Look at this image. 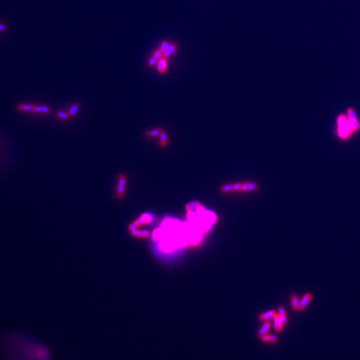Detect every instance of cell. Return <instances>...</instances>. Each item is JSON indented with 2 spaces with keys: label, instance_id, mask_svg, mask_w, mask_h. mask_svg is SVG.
<instances>
[{
  "label": "cell",
  "instance_id": "obj_24",
  "mask_svg": "<svg viewBox=\"0 0 360 360\" xmlns=\"http://www.w3.org/2000/svg\"><path fill=\"white\" fill-rule=\"evenodd\" d=\"M241 183H234L232 185V191H240L241 189Z\"/></svg>",
  "mask_w": 360,
  "mask_h": 360
},
{
  "label": "cell",
  "instance_id": "obj_25",
  "mask_svg": "<svg viewBox=\"0 0 360 360\" xmlns=\"http://www.w3.org/2000/svg\"><path fill=\"white\" fill-rule=\"evenodd\" d=\"M240 191H248V183H241V189H240Z\"/></svg>",
  "mask_w": 360,
  "mask_h": 360
},
{
  "label": "cell",
  "instance_id": "obj_9",
  "mask_svg": "<svg viewBox=\"0 0 360 360\" xmlns=\"http://www.w3.org/2000/svg\"><path fill=\"white\" fill-rule=\"evenodd\" d=\"M176 50H177V45L175 44V43H172V44L170 45L167 49L164 52H163V57L168 59L171 55L174 54Z\"/></svg>",
  "mask_w": 360,
  "mask_h": 360
},
{
  "label": "cell",
  "instance_id": "obj_5",
  "mask_svg": "<svg viewBox=\"0 0 360 360\" xmlns=\"http://www.w3.org/2000/svg\"><path fill=\"white\" fill-rule=\"evenodd\" d=\"M163 131L161 128H156L153 130H149L145 132V137L148 138V139H153L157 137H160V135L163 132Z\"/></svg>",
  "mask_w": 360,
  "mask_h": 360
},
{
  "label": "cell",
  "instance_id": "obj_22",
  "mask_svg": "<svg viewBox=\"0 0 360 360\" xmlns=\"http://www.w3.org/2000/svg\"><path fill=\"white\" fill-rule=\"evenodd\" d=\"M257 188V185L255 183H252V182H248V191H252L255 190Z\"/></svg>",
  "mask_w": 360,
  "mask_h": 360
},
{
  "label": "cell",
  "instance_id": "obj_23",
  "mask_svg": "<svg viewBox=\"0 0 360 360\" xmlns=\"http://www.w3.org/2000/svg\"><path fill=\"white\" fill-rule=\"evenodd\" d=\"M261 340H262L263 342H265V343H270V335H268V334H264V335H262L260 336Z\"/></svg>",
  "mask_w": 360,
  "mask_h": 360
},
{
  "label": "cell",
  "instance_id": "obj_16",
  "mask_svg": "<svg viewBox=\"0 0 360 360\" xmlns=\"http://www.w3.org/2000/svg\"><path fill=\"white\" fill-rule=\"evenodd\" d=\"M299 303L300 302H299L298 297H297V295H293L292 297V306L294 310H299Z\"/></svg>",
  "mask_w": 360,
  "mask_h": 360
},
{
  "label": "cell",
  "instance_id": "obj_18",
  "mask_svg": "<svg viewBox=\"0 0 360 360\" xmlns=\"http://www.w3.org/2000/svg\"><path fill=\"white\" fill-rule=\"evenodd\" d=\"M158 59H156L155 57H153V56H151L148 59V61H147V66L150 67V68H151V67H153L154 66L156 65V64L158 63Z\"/></svg>",
  "mask_w": 360,
  "mask_h": 360
},
{
  "label": "cell",
  "instance_id": "obj_7",
  "mask_svg": "<svg viewBox=\"0 0 360 360\" xmlns=\"http://www.w3.org/2000/svg\"><path fill=\"white\" fill-rule=\"evenodd\" d=\"M273 319L274 322V328H275L277 332H280L283 328V325L282 324V323L281 322L280 315H279L278 313H276L275 314H274Z\"/></svg>",
  "mask_w": 360,
  "mask_h": 360
},
{
  "label": "cell",
  "instance_id": "obj_6",
  "mask_svg": "<svg viewBox=\"0 0 360 360\" xmlns=\"http://www.w3.org/2000/svg\"><path fill=\"white\" fill-rule=\"evenodd\" d=\"M81 107L80 103L79 102H75L74 103H73L72 105L70 106V107L69 108V109L67 111V112L68 113L69 115H70L71 119L72 118V117L74 116V115L77 114V113L79 112V110Z\"/></svg>",
  "mask_w": 360,
  "mask_h": 360
},
{
  "label": "cell",
  "instance_id": "obj_2",
  "mask_svg": "<svg viewBox=\"0 0 360 360\" xmlns=\"http://www.w3.org/2000/svg\"><path fill=\"white\" fill-rule=\"evenodd\" d=\"M15 110L22 114H35L49 115L52 113V110L47 105H38L28 103H18L15 105Z\"/></svg>",
  "mask_w": 360,
  "mask_h": 360
},
{
  "label": "cell",
  "instance_id": "obj_8",
  "mask_svg": "<svg viewBox=\"0 0 360 360\" xmlns=\"http://www.w3.org/2000/svg\"><path fill=\"white\" fill-rule=\"evenodd\" d=\"M311 299V295L310 294H306L302 298L301 301L299 303V310H304L306 306H308L309 301Z\"/></svg>",
  "mask_w": 360,
  "mask_h": 360
},
{
  "label": "cell",
  "instance_id": "obj_27",
  "mask_svg": "<svg viewBox=\"0 0 360 360\" xmlns=\"http://www.w3.org/2000/svg\"><path fill=\"white\" fill-rule=\"evenodd\" d=\"M277 341H278V338L276 336L270 335V343H275L277 342Z\"/></svg>",
  "mask_w": 360,
  "mask_h": 360
},
{
  "label": "cell",
  "instance_id": "obj_20",
  "mask_svg": "<svg viewBox=\"0 0 360 360\" xmlns=\"http://www.w3.org/2000/svg\"><path fill=\"white\" fill-rule=\"evenodd\" d=\"M170 45V43L168 42V41H163V42L161 43L160 47H159V50L163 53L167 49Z\"/></svg>",
  "mask_w": 360,
  "mask_h": 360
},
{
  "label": "cell",
  "instance_id": "obj_28",
  "mask_svg": "<svg viewBox=\"0 0 360 360\" xmlns=\"http://www.w3.org/2000/svg\"><path fill=\"white\" fill-rule=\"evenodd\" d=\"M279 315H285V311L284 308H282V307H280V308H279Z\"/></svg>",
  "mask_w": 360,
  "mask_h": 360
},
{
  "label": "cell",
  "instance_id": "obj_12",
  "mask_svg": "<svg viewBox=\"0 0 360 360\" xmlns=\"http://www.w3.org/2000/svg\"><path fill=\"white\" fill-rule=\"evenodd\" d=\"M55 116L57 118L62 120H68L71 119V117L70 115H69L68 113L67 112V111H58V112L55 113Z\"/></svg>",
  "mask_w": 360,
  "mask_h": 360
},
{
  "label": "cell",
  "instance_id": "obj_13",
  "mask_svg": "<svg viewBox=\"0 0 360 360\" xmlns=\"http://www.w3.org/2000/svg\"><path fill=\"white\" fill-rule=\"evenodd\" d=\"M270 327H271V323L268 321L265 322V324L263 325V326L261 327L259 332H258V336H261L264 335V334H266L267 331L270 329Z\"/></svg>",
  "mask_w": 360,
  "mask_h": 360
},
{
  "label": "cell",
  "instance_id": "obj_17",
  "mask_svg": "<svg viewBox=\"0 0 360 360\" xmlns=\"http://www.w3.org/2000/svg\"><path fill=\"white\" fill-rule=\"evenodd\" d=\"M199 205H200V204L198 202H193L190 203V204H188V205H186V208L187 210H188V211H191V210L193 208H197Z\"/></svg>",
  "mask_w": 360,
  "mask_h": 360
},
{
  "label": "cell",
  "instance_id": "obj_3",
  "mask_svg": "<svg viewBox=\"0 0 360 360\" xmlns=\"http://www.w3.org/2000/svg\"><path fill=\"white\" fill-rule=\"evenodd\" d=\"M346 115L349 120L354 133H356L360 130V121L357 117L355 110L352 107H349L346 110Z\"/></svg>",
  "mask_w": 360,
  "mask_h": 360
},
{
  "label": "cell",
  "instance_id": "obj_14",
  "mask_svg": "<svg viewBox=\"0 0 360 360\" xmlns=\"http://www.w3.org/2000/svg\"><path fill=\"white\" fill-rule=\"evenodd\" d=\"M167 144V134L165 131H163L161 134L160 135V145L161 147H164Z\"/></svg>",
  "mask_w": 360,
  "mask_h": 360
},
{
  "label": "cell",
  "instance_id": "obj_11",
  "mask_svg": "<svg viewBox=\"0 0 360 360\" xmlns=\"http://www.w3.org/2000/svg\"><path fill=\"white\" fill-rule=\"evenodd\" d=\"M275 313H276V311L274 310L267 311V312L261 314L259 316V319L261 321H262V322H267V321H268L269 319H271V318H273Z\"/></svg>",
  "mask_w": 360,
  "mask_h": 360
},
{
  "label": "cell",
  "instance_id": "obj_21",
  "mask_svg": "<svg viewBox=\"0 0 360 360\" xmlns=\"http://www.w3.org/2000/svg\"><path fill=\"white\" fill-rule=\"evenodd\" d=\"M221 191L223 193H228L230 192V191H232V185H231V184H227V185H225L221 187Z\"/></svg>",
  "mask_w": 360,
  "mask_h": 360
},
{
  "label": "cell",
  "instance_id": "obj_4",
  "mask_svg": "<svg viewBox=\"0 0 360 360\" xmlns=\"http://www.w3.org/2000/svg\"><path fill=\"white\" fill-rule=\"evenodd\" d=\"M167 68V59L165 57H162L160 59L158 60V63H157V69L158 71L161 74H163Z\"/></svg>",
  "mask_w": 360,
  "mask_h": 360
},
{
  "label": "cell",
  "instance_id": "obj_10",
  "mask_svg": "<svg viewBox=\"0 0 360 360\" xmlns=\"http://www.w3.org/2000/svg\"><path fill=\"white\" fill-rule=\"evenodd\" d=\"M127 185V176L124 174H120L117 178V186L126 188Z\"/></svg>",
  "mask_w": 360,
  "mask_h": 360
},
{
  "label": "cell",
  "instance_id": "obj_15",
  "mask_svg": "<svg viewBox=\"0 0 360 360\" xmlns=\"http://www.w3.org/2000/svg\"><path fill=\"white\" fill-rule=\"evenodd\" d=\"M142 219L144 224H149L153 220V216L149 213H144L140 216Z\"/></svg>",
  "mask_w": 360,
  "mask_h": 360
},
{
  "label": "cell",
  "instance_id": "obj_26",
  "mask_svg": "<svg viewBox=\"0 0 360 360\" xmlns=\"http://www.w3.org/2000/svg\"><path fill=\"white\" fill-rule=\"evenodd\" d=\"M280 317L281 322L282 323V324L283 325H285L286 324V322H287V317H286V314L282 315H280Z\"/></svg>",
  "mask_w": 360,
  "mask_h": 360
},
{
  "label": "cell",
  "instance_id": "obj_1",
  "mask_svg": "<svg viewBox=\"0 0 360 360\" xmlns=\"http://www.w3.org/2000/svg\"><path fill=\"white\" fill-rule=\"evenodd\" d=\"M336 134L339 139L342 141L349 140L354 135L346 114L341 113L337 117Z\"/></svg>",
  "mask_w": 360,
  "mask_h": 360
},
{
  "label": "cell",
  "instance_id": "obj_19",
  "mask_svg": "<svg viewBox=\"0 0 360 360\" xmlns=\"http://www.w3.org/2000/svg\"><path fill=\"white\" fill-rule=\"evenodd\" d=\"M163 55V53L162 52H161V51L158 49V50H156L155 52L153 53V54L151 55V56H153V57H155L156 59L159 60L161 58H162Z\"/></svg>",
  "mask_w": 360,
  "mask_h": 360
}]
</instances>
